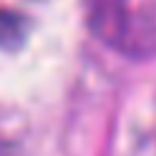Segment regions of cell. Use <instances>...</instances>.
<instances>
[{
	"instance_id": "cell-1",
	"label": "cell",
	"mask_w": 156,
	"mask_h": 156,
	"mask_svg": "<svg viewBox=\"0 0 156 156\" xmlns=\"http://www.w3.org/2000/svg\"><path fill=\"white\" fill-rule=\"evenodd\" d=\"M88 22L93 32L115 46H122L132 12L127 7V0H85Z\"/></svg>"
},
{
	"instance_id": "cell-2",
	"label": "cell",
	"mask_w": 156,
	"mask_h": 156,
	"mask_svg": "<svg viewBox=\"0 0 156 156\" xmlns=\"http://www.w3.org/2000/svg\"><path fill=\"white\" fill-rule=\"evenodd\" d=\"M29 34V22L24 15L12 10H0V49L15 51L24 44Z\"/></svg>"
},
{
	"instance_id": "cell-3",
	"label": "cell",
	"mask_w": 156,
	"mask_h": 156,
	"mask_svg": "<svg viewBox=\"0 0 156 156\" xmlns=\"http://www.w3.org/2000/svg\"><path fill=\"white\" fill-rule=\"evenodd\" d=\"M0 156H7V154H0Z\"/></svg>"
}]
</instances>
